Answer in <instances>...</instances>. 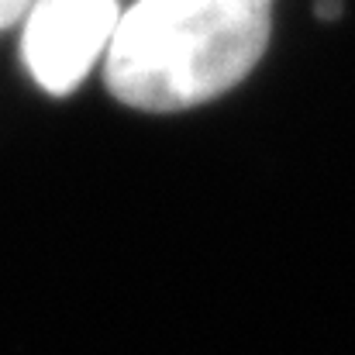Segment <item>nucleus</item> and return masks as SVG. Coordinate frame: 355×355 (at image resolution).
Instances as JSON below:
<instances>
[{"instance_id":"1","label":"nucleus","mask_w":355,"mask_h":355,"mask_svg":"<svg viewBox=\"0 0 355 355\" xmlns=\"http://www.w3.org/2000/svg\"><path fill=\"white\" fill-rule=\"evenodd\" d=\"M272 0H135L104 55L124 107L176 114L218 101L262 59Z\"/></svg>"},{"instance_id":"3","label":"nucleus","mask_w":355,"mask_h":355,"mask_svg":"<svg viewBox=\"0 0 355 355\" xmlns=\"http://www.w3.org/2000/svg\"><path fill=\"white\" fill-rule=\"evenodd\" d=\"M31 3H35V0H0V31H3L7 24H14L17 17H24V14L31 10Z\"/></svg>"},{"instance_id":"2","label":"nucleus","mask_w":355,"mask_h":355,"mask_svg":"<svg viewBox=\"0 0 355 355\" xmlns=\"http://www.w3.org/2000/svg\"><path fill=\"white\" fill-rule=\"evenodd\" d=\"M118 21V0H35L21 31L31 80L49 94H69L107 55Z\"/></svg>"}]
</instances>
